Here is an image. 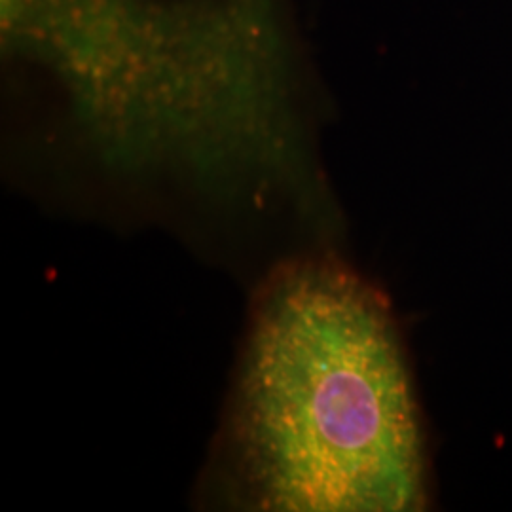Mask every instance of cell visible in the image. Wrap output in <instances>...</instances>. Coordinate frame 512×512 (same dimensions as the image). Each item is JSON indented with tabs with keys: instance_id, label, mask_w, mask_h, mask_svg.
<instances>
[{
	"instance_id": "1",
	"label": "cell",
	"mask_w": 512,
	"mask_h": 512,
	"mask_svg": "<svg viewBox=\"0 0 512 512\" xmlns=\"http://www.w3.org/2000/svg\"><path fill=\"white\" fill-rule=\"evenodd\" d=\"M226 448L258 511L425 509L416 395L389 304L366 279L311 256L266 281Z\"/></svg>"
},
{
	"instance_id": "2",
	"label": "cell",
	"mask_w": 512,
	"mask_h": 512,
	"mask_svg": "<svg viewBox=\"0 0 512 512\" xmlns=\"http://www.w3.org/2000/svg\"><path fill=\"white\" fill-rule=\"evenodd\" d=\"M4 2H8V0H4Z\"/></svg>"
}]
</instances>
